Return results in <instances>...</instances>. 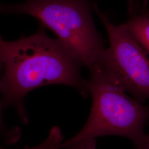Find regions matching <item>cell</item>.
<instances>
[{
  "label": "cell",
  "mask_w": 149,
  "mask_h": 149,
  "mask_svg": "<svg viewBox=\"0 0 149 149\" xmlns=\"http://www.w3.org/2000/svg\"><path fill=\"white\" fill-rule=\"evenodd\" d=\"M0 60L4 69L0 85L2 107H13L24 124L28 122L24 98L38 87L63 85L84 97L88 95L87 80L81 74L82 64L59 39L50 37L41 24L34 34L15 41L0 36Z\"/></svg>",
  "instance_id": "obj_1"
},
{
  "label": "cell",
  "mask_w": 149,
  "mask_h": 149,
  "mask_svg": "<svg viewBox=\"0 0 149 149\" xmlns=\"http://www.w3.org/2000/svg\"><path fill=\"white\" fill-rule=\"evenodd\" d=\"M88 69L87 89L92 101L89 117L80 132L63 142L61 149H96L97 139L109 135L125 137L136 148L146 133L149 104L129 96L100 60Z\"/></svg>",
  "instance_id": "obj_2"
},
{
  "label": "cell",
  "mask_w": 149,
  "mask_h": 149,
  "mask_svg": "<svg viewBox=\"0 0 149 149\" xmlns=\"http://www.w3.org/2000/svg\"><path fill=\"white\" fill-rule=\"evenodd\" d=\"M0 14L36 18L88 69L99 60L106 49L95 26L88 0H27L13 5L0 2Z\"/></svg>",
  "instance_id": "obj_3"
},
{
  "label": "cell",
  "mask_w": 149,
  "mask_h": 149,
  "mask_svg": "<svg viewBox=\"0 0 149 149\" xmlns=\"http://www.w3.org/2000/svg\"><path fill=\"white\" fill-rule=\"evenodd\" d=\"M106 29L109 47L99 59L125 91L137 101H149V55L135 39L125 24L116 26L93 7Z\"/></svg>",
  "instance_id": "obj_4"
},
{
  "label": "cell",
  "mask_w": 149,
  "mask_h": 149,
  "mask_svg": "<svg viewBox=\"0 0 149 149\" xmlns=\"http://www.w3.org/2000/svg\"><path fill=\"white\" fill-rule=\"evenodd\" d=\"M129 16L125 25L130 34L149 55V13L139 10L133 2L129 7Z\"/></svg>",
  "instance_id": "obj_5"
},
{
  "label": "cell",
  "mask_w": 149,
  "mask_h": 149,
  "mask_svg": "<svg viewBox=\"0 0 149 149\" xmlns=\"http://www.w3.org/2000/svg\"><path fill=\"white\" fill-rule=\"evenodd\" d=\"M64 141L61 129L58 127L54 126L51 128L48 136L42 143L24 149H61V145ZM0 149H5L0 146Z\"/></svg>",
  "instance_id": "obj_6"
},
{
  "label": "cell",
  "mask_w": 149,
  "mask_h": 149,
  "mask_svg": "<svg viewBox=\"0 0 149 149\" xmlns=\"http://www.w3.org/2000/svg\"><path fill=\"white\" fill-rule=\"evenodd\" d=\"M3 69V65L0 60V85L2 77V71ZM1 91L0 87V96ZM1 98V96H0ZM2 100L0 99V136L4 139L7 143L9 144H14L16 143L21 136V130L18 128H8L2 121Z\"/></svg>",
  "instance_id": "obj_7"
},
{
  "label": "cell",
  "mask_w": 149,
  "mask_h": 149,
  "mask_svg": "<svg viewBox=\"0 0 149 149\" xmlns=\"http://www.w3.org/2000/svg\"><path fill=\"white\" fill-rule=\"evenodd\" d=\"M148 124L149 125V122ZM135 148L136 149H149V129L148 132L146 133L142 142Z\"/></svg>",
  "instance_id": "obj_8"
}]
</instances>
